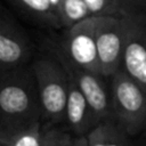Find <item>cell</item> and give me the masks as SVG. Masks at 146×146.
I'll return each mask as SVG.
<instances>
[{
    "label": "cell",
    "instance_id": "cell-1",
    "mask_svg": "<svg viewBox=\"0 0 146 146\" xmlns=\"http://www.w3.org/2000/svg\"><path fill=\"white\" fill-rule=\"evenodd\" d=\"M41 117L40 95L31 64L1 73L0 132L26 128L40 122Z\"/></svg>",
    "mask_w": 146,
    "mask_h": 146
},
{
    "label": "cell",
    "instance_id": "cell-2",
    "mask_svg": "<svg viewBox=\"0 0 146 146\" xmlns=\"http://www.w3.org/2000/svg\"><path fill=\"white\" fill-rule=\"evenodd\" d=\"M31 67L38 83L42 110V123L64 124L68 76L63 65L52 54L51 57L35 59L31 64Z\"/></svg>",
    "mask_w": 146,
    "mask_h": 146
},
{
    "label": "cell",
    "instance_id": "cell-3",
    "mask_svg": "<svg viewBox=\"0 0 146 146\" xmlns=\"http://www.w3.org/2000/svg\"><path fill=\"white\" fill-rule=\"evenodd\" d=\"M112 112L114 120L130 136L146 129V90L124 71L110 78Z\"/></svg>",
    "mask_w": 146,
    "mask_h": 146
},
{
    "label": "cell",
    "instance_id": "cell-4",
    "mask_svg": "<svg viewBox=\"0 0 146 146\" xmlns=\"http://www.w3.org/2000/svg\"><path fill=\"white\" fill-rule=\"evenodd\" d=\"M50 50L60 62L67 75L75 82V84L86 96L95 114L97 123L104 120H114L112 112L111 87L110 83H106L107 78L73 64L64 56V54L57 48L55 43L51 44Z\"/></svg>",
    "mask_w": 146,
    "mask_h": 146
},
{
    "label": "cell",
    "instance_id": "cell-5",
    "mask_svg": "<svg viewBox=\"0 0 146 146\" xmlns=\"http://www.w3.org/2000/svg\"><path fill=\"white\" fill-rule=\"evenodd\" d=\"M98 17L90 16L75 25L65 29V33L55 43L64 56L73 64L100 73L97 52V31Z\"/></svg>",
    "mask_w": 146,
    "mask_h": 146
},
{
    "label": "cell",
    "instance_id": "cell-6",
    "mask_svg": "<svg viewBox=\"0 0 146 146\" xmlns=\"http://www.w3.org/2000/svg\"><path fill=\"white\" fill-rule=\"evenodd\" d=\"M33 43L15 17L5 8L0 11V74L30 65Z\"/></svg>",
    "mask_w": 146,
    "mask_h": 146
},
{
    "label": "cell",
    "instance_id": "cell-7",
    "mask_svg": "<svg viewBox=\"0 0 146 146\" xmlns=\"http://www.w3.org/2000/svg\"><path fill=\"white\" fill-rule=\"evenodd\" d=\"M125 38L124 17H98L96 41L99 68L103 76L110 79L122 65Z\"/></svg>",
    "mask_w": 146,
    "mask_h": 146
},
{
    "label": "cell",
    "instance_id": "cell-8",
    "mask_svg": "<svg viewBox=\"0 0 146 146\" xmlns=\"http://www.w3.org/2000/svg\"><path fill=\"white\" fill-rule=\"evenodd\" d=\"M121 70L146 90V14L125 16Z\"/></svg>",
    "mask_w": 146,
    "mask_h": 146
},
{
    "label": "cell",
    "instance_id": "cell-9",
    "mask_svg": "<svg viewBox=\"0 0 146 146\" xmlns=\"http://www.w3.org/2000/svg\"><path fill=\"white\" fill-rule=\"evenodd\" d=\"M68 76V75H67ZM97 124L95 114L80 88L68 76V92L65 108L66 130L75 137L86 136Z\"/></svg>",
    "mask_w": 146,
    "mask_h": 146
},
{
    "label": "cell",
    "instance_id": "cell-10",
    "mask_svg": "<svg viewBox=\"0 0 146 146\" xmlns=\"http://www.w3.org/2000/svg\"><path fill=\"white\" fill-rule=\"evenodd\" d=\"M33 24L50 30L63 29L62 22L49 0H7Z\"/></svg>",
    "mask_w": 146,
    "mask_h": 146
},
{
    "label": "cell",
    "instance_id": "cell-11",
    "mask_svg": "<svg viewBox=\"0 0 146 146\" xmlns=\"http://www.w3.org/2000/svg\"><path fill=\"white\" fill-rule=\"evenodd\" d=\"M129 137L113 119L98 122L86 135L88 146H129Z\"/></svg>",
    "mask_w": 146,
    "mask_h": 146
},
{
    "label": "cell",
    "instance_id": "cell-12",
    "mask_svg": "<svg viewBox=\"0 0 146 146\" xmlns=\"http://www.w3.org/2000/svg\"><path fill=\"white\" fill-rule=\"evenodd\" d=\"M41 130L40 121L11 132H0V140L6 146H41Z\"/></svg>",
    "mask_w": 146,
    "mask_h": 146
},
{
    "label": "cell",
    "instance_id": "cell-13",
    "mask_svg": "<svg viewBox=\"0 0 146 146\" xmlns=\"http://www.w3.org/2000/svg\"><path fill=\"white\" fill-rule=\"evenodd\" d=\"M90 16V11L84 0H63L60 11V22L63 29L71 27Z\"/></svg>",
    "mask_w": 146,
    "mask_h": 146
},
{
    "label": "cell",
    "instance_id": "cell-14",
    "mask_svg": "<svg viewBox=\"0 0 146 146\" xmlns=\"http://www.w3.org/2000/svg\"><path fill=\"white\" fill-rule=\"evenodd\" d=\"M74 135L58 124L42 123L41 146H73Z\"/></svg>",
    "mask_w": 146,
    "mask_h": 146
},
{
    "label": "cell",
    "instance_id": "cell-15",
    "mask_svg": "<svg viewBox=\"0 0 146 146\" xmlns=\"http://www.w3.org/2000/svg\"><path fill=\"white\" fill-rule=\"evenodd\" d=\"M90 15L95 17H124L123 10L114 0H84Z\"/></svg>",
    "mask_w": 146,
    "mask_h": 146
},
{
    "label": "cell",
    "instance_id": "cell-16",
    "mask_svg": "<svg viewBox=\"0 0 146 146\" xmlns=\"http://www.w3.org/2000/svg\"><path fill=\"white\" fill-rule=\"evenodd\" d=\"M127 16L146 14V0H114Z\"/></svg>",
    "mask_w": 146,
    "mask_h": 146
},
{
    "label": "cell",
    "instance_id": "cell-17",
    "mask_svg": "<svg viewBox=\"0 0 146 146\" xmlns=\"http://www.w3.org/2000/svg\"><path fill=\"white\" fill-rule=\"evenodd\" d=\"M51 6L54 7L56 14L58 15L59 19H60V11H62V5H63V0H49Z\"/></svg>",
    "mask_w": 146,
    "mask_h": 146
},
{
    "label": "cell",
    "instance_id": "cell-18",
    "mask_svg": "<svg viewBox=\"0 0 146 146\" xmlns=\"http://www.w3.org/2000/svg\"><path fill=\"white\" fill-rule=\"evenodd\" d=\"M73 146H88L86 136L74 137V144H73Z\"/></svg>",
    "mask_w": 146,
    "mask_h": 146
},
{
    "label": "cell",
    "instance_id": "cell-19",
    "mask_svg": "<svg viewBox=\"0 0 146 146\" xmlns=\"http://www.w3.org/2000/svg\"><path fill=\"white\" fill-rule=\"evenodd\" d=\"M0 146H6V144H5L3 141H1V140H0Z\"/></svg>",
    "mask_w": 146,
    "mask_h": 146
},
{
    "label": "cell",
    "instance_id": "cell-20",
    "mask_svg": "<svg viewBox=\"0 0 146 146\" xmlns=\"http://www.w3.org/2000/svg\"><path fill=\"white\" fill-rule=\"evenodd\" d=\"M144 135H145V139H146V129L144 130Z\"/></svg>",
    "mask_w": 146,
    "mask_h": 146
}]
</instances>
